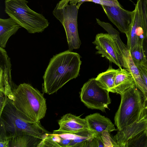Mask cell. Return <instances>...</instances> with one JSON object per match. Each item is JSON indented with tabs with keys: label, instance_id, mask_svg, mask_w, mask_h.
Segmentation results:
<instances>
[{
	"label": "cell",
	"instance_id": "1",
	"mask_svg": "<svg viewBox=\"0 0 147 147\" xmlns=\"http://www.w3.org/2000/svg\"><path fill=\"white\" fill-rule=\"evenodd\" d=\"M80 55L68 50L54 55L43 76L44 93L56 92L69 81L79 75L82 63Z\"/></svg>",
	"mask_w": 147,
	"mask_h": 147
},
{
	"label": "cell",
	"instance_id": "2",
	"mask_svg": "<svg viewBox=\"0 0 147 147\" xmlns=\"http://www.w3.org/2000/svg\"><path fill=\"white\" fill-rule=\"evenodd\" d=\"M0 123L4 127L9 139L24 134L43 139L47 134H49L42 125L40 121H34L20 112L8 97L0 112Z\"/></svg>",
	"mask_w": 147,
	"mask_h": 147
},
{
	"label": "cell",
	"instance_id": "3",
	"mask_svg": "<svg viewBox=\"0 0 147 147\" xmlns=\"http://www.w3.org/2000/svg\"><path fill=\"white\" fill-rule=\"evenodd\" d=\"M12 92L13 104L25 116L35 122L45 117L47 110L46 100L38 90L24 83L14 88Z\"/></svg>",
	"mask_w": 147,
	"mask_h": 147
},
{
	"label": "cell",
	"instance_id": "4",
	"mask_svg": "<svg viewBox=\"0 0 147 147\" xmlns=\"http://www.w3.org/2000/svg\"><path fill=\"white\" fill-rule=\"evenodd\" d=\"M26 0H5V11L28 33L42 32L49 25L42 14L30 9Z\"/></svg>",
	"mask_w": 147,
	"mask_h": 147
},
{
	"label": "cell",
	"instance_id": "5",
	"mask_svg": "<svg viewBox=\"0 0 147 147\" xmlns=\"http://www.w3.org/2000/svg\"><path fill=\"white\" fill-rule=\"evenodd\" d=\"M120 95V103L114 117L117 131L139 121L145 105L144 96L136 85Z\"/></svg>",
	"mask_w": 147,
	"mask_h": 147
},
{
	"label": "cell",
	"instance_id": "6",
	"mask_svg": "<svg viewBox=\"0 0 147 147\" xmlns=\"http://www.w3.org/2000/svg\"><path fill=\"white\" fill-rule=\"evenodd\" d=\"M78 3L77 0H61L53 12L64 28L69 50L71 51L79 49L81 44L78 29Z\"/></svg>",
	"mask_w": 147,
	"mask_h": 147
},
{
	"label": "cell",
	"instance_id": "7",
	"mask_svg": "<svg viewBox=\"0 0 147 147\" xmlns=\"http://www.w3.org/2000/svg\"><path fill=\"white\" fill-rule=\"evenodd\" d=\"M92 43L97 50L96 54H101L119 68L126 69V58L129 50L124 43L119 45L109 34L100 33L96 35Z\"/></svg>",
	"mask_w": 147,
	"mask_h": 147
},
{
	"label": "cell",
	"instance_id": "8",
	"mask_svg": "<svg viewBox=\"0 0 147 147\" xmlns=\"http://www.w3.org/2000/svg\"><path fill=\"white\" fill-rule=\"evenodd\" d=\"M109 92L98 84L95 78H92L84 84L80 96L81 101L88 108L104 112L111 103Z\"/></svg>",
	"mask_w": 147,
	"mask_h": 147
},
{
	"label": "cell",
	"instance_id": "9",
	"mask_svg": "<svg viewBox=\"0 0 147 147\" xmlns=\"http://www.w3.org/2000/svg\"><path fill=\"white\" fill-rule=\"evenodd\" d=\"M132 12L131 22L129 30L125 34L127 40V45L129 50L137 45H142L145 35L144 21L140 0H137Z\"/></svg>",
	"mask_w": 147,
	"mask_h": 147
},
{
	"label": "cell",
	"instance_id": "10",
	"mask_svg": "<svg viewBox=\"0 0 147 147\" xmlns=\"http://www.w3.org/2000/svg\"><path fill=\"white\" fill-rule=\"evenodd\" d=\"M101 6L110 20L121 32L126 34L131 22L132 11L124 9L121 5Z\"/></svg>",
	"mask_w": 147,
	"mask_h": 147
},
{
	"label": "cell",
	"instance_id": "11",
	"mask_svg": "<svg viewBox=\"0 0 147 147\" xmlns=\"http://www.w3.org/2000/svg\"><path fill=\"white\" fill-rule=\"evenodd\" d=\"M59 128L53 131V134H62L74 133L89 129L87 121L79 116L70 113L62 116L58 121Z\"/></svg>",
	"mask_w": 147,
	"mask_h": 147
},
{
	"label": "cell",
	"instance_id": "12",
	"mask_svg": "<svg viewBox=\"0 0 147 147\" xmlns=\"http://www.w3.org/2000/svg\"><path fill=\"white\" fill-rule=\"evenodd\" d=\"M147 128V121H137L117 131L114 136L118 147H127L129 143Z\"/></svg>",
	"mask_w": 147,
	"mask_h": 147
},
{
	"label": "cell",
	"instance_id": "13",
	"mask_svg": "<svg viewBox=\"0 0 147 147\" xmlns=\"http://www.w3.org/2000/svg\"><path fill=\"white\" fill-rule=\"evenodd\" d=\"M89 129L101 136L104 131L109 133L117 130L108 118L98 113L90 114L86 117Z\"/></svg>",
	"mask_w": 147,
	"mask_h": 147
},
{
	"label": "cell",
	"instance_id": "14",
	"mask_svg": "<svg viewBox=\"0 0 147 147\" xmlns=\"http://www.w3.org/2000/svg\"><path fill=\"white\" fill-rule=\"evenodd\" d=\"M11 64L8 57H4L0 59V91L3 92L11 100L13 84L11 73Z\"/></svg>",
	"mask_w": 147,
	"mask_h": 147
},
{
	"label": "cell",
	"instance_id": "15",
	"mask_svg": "<svg viewBox=\"0 0 147 147\" xmlns=\"http://www.w3.org/2000/svg\"><path fill=\"white\" fill-rule=\"evenodd\" d=\"M135 85L131 74L127 69L119 67L116 73L114 86L110 92L121 94Z\"/></svg>",
	"mask_w": 147,
	"mask_h": 147
},
{
	"label": "cell",
	"instance_id": "16",
	"mask_svg": "<svg viewBox=\"0 0 147 147\" xmlns=\"http://www.w3.org/2000/svg\"><path fill=\"white\" fill-rule=\"evenodd\" d=\"M22 27L11 17L0 19V47L4 48L11 36Z\"/></svg>",
	"mask_w": 147,
	"mask_h": 147
},
{
	"label": "cell",
	"instance_id": "17",
	"mask_svg": "<svg viewBox=\"0 0 147 147\" xmlns=\"http://www.w3.org/2000/svg\"><path fill=\"white\" fill-rule=\"evenodd\" d=\"M43 139L29 134L19 135L9 139V147H39Z\"/></svg>",
	"mask_w": 147,
	"mask_h": 147
},
{
	"label": "cell",
	"instance_id": "18",
	"mask_svg": "<svg viewBox=\"0 0 147 147\" xmlns=\"http://www.w3.org/2000/svg\"><path fill=\"white\" fill-rule=\"evenodd\" d=\"M75 136L67 147H89L90 143L97 134L87 129L75 133Z\"/></svg>",
	"mask_w": 147,
	"mask_h": 147
},
{
	"label": "cell",
	"instance_id": "19",
	"mask_svg": "<svg viewBox=\"0 0 147 147\" xmlns=\"http://www.w3.org/2000/svg\"><path fill=\"white\" fill-rule=\"evenodd\" d=\"M117 70L110 65L106 71L98 74L95 79L102 87L110 92L114 85Z\"/></svg>",
	"mask_w": 147,
	"mask_h": 147
},
{
	"label": "cell",
	"instance_id": "20",
	"mask_svg": "<svg viewBox=\"0 0 147 147\" xmlns=\"http://www.w3.org/2000/svg\"><path fill=\"white\" fill-rule=\"evenodd\" d=\"M129 51L132 59L137 67L145 65L146 59L142 45H137Z\"/></svg>",
	"mask_w": 147,
	"mask_h": 147
},
{
	"label": "cell",
	"instance_id": "21",
	"mask_svg": "<svg viewBox=\"0 0 147 147\" xmlns=\"http://www.w3.org/2000/svg\"><path fill=\"white\" fill-rule=\"evenodd\" d=\"M140 1L145 30V35L142 45L146 59V62L144 66L147 68V0H140Z\"/></svg>",
	"mask_w": 147,
	"mask_h": 147
},
{
	"label": "cell",
	"instance_id": "22",
	"mask_svg": "<svg viewBox=\"0 0 147 147\" xmlns=\"http://www.w3.org/2000/svg\"><path fill=\"white\" fill-rule=\"evenodd\" d=\"M9 141L4 127L0 124V147H9Z\"/></svg>",
	"mask_w": 147,
	"mask_h": 147
},
{
	"label": "cell",
	"instance_id": "23",
	"mask_svg": "<svg viewBox=\"0 0 147 147\" xmlns=\"http://www.w3.org/2000/svg\"><path fill=\"white\" fill-rule=\"evenodd\" d=\"M89 147H105L101 136L96 134L91 142Z\"/></svg>",
	"mask_w": 147,
	"mask_h": 147
},
{
	"label": "cell",
	"instance_id": "24",
	"mask_svg": "<svg viewBox=\"0 0 147 147\" xmlns=\"http://www.w3.org/2000/svg\"><path fill=\"white\" fill-rule=\"evenodd\" d=\"M141 78L147 88V68L144 65L137 67Z\"/></svg>",
	"mask_w": 147,
	"mask_h": 147
},
{
	"label": "cell",
	"instance_id": "25",
	"mask_svg": "<svg viewBox=\"0 0 147 147\" xmlns=\"http://www.w3.org/2000/svg\"><path fill=\"white\" fill-rule=\"evenodd\" d=\"M0 112L2 110L7 100V96L5 93L1 91H0Z\"/></svg>",
	"mask_w": 147,
	"mask_h": 147
},
{
	"label": "cell",
	"instance_id": "26",
	"mask_svg": "<svg viewBox=\"0 0 147 147\" xmlns=\"http://www.w3.org/2000/svg\"><path fill=\"white\" fill-rule=\"evenodd\" d=\"M139 121H147V106L143 108Z\"/></svg>",
	"mask_w": 147,
	"mask_h": 147
},
{
	"label": "cell",
	"instance_id": "27",
	"mask_svg": "<svg viewBox=\"0 0 147 147\" xmlns=\"http://www.w3.org/2000/svg\"><path fill=\"white\" fill-rule=\"evenodd\" d=\"M78 3L77 6L78 8L79 9L80 5L84 2L85 1H87V0H77Z\"/></svg>",
	"mask_w": 147,
	"mask_h": 147
},
{
	"label": "cell",
	"instance_id": "28",
	"mask_svg": "<svg viewBox=\"0 0 147 147\" xmlns=\"http://www.w3.org/2000/svg\"><path fill=\"white\" fill-rule=\"evenodd\" d=\"M111 1H112L116 4L119 5H121L117 0H108Z\"/></svg>",
	"mask_w": 147,
	"mask_h": 147
},
{
	"label": "cell",
	"instance_id": "29",
	"mask_svg": "<svg viewBox=\"0 0 147 147\" xmlns=\"http://www.w3.org/2000/svg\"></svg>",
	"mask_w": 147,
	"mask_h": 147
}]
</instances>
